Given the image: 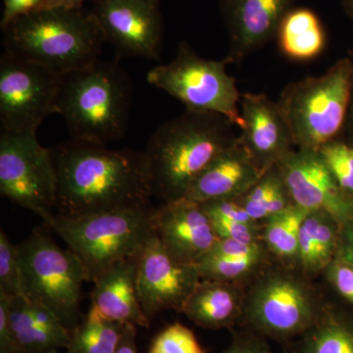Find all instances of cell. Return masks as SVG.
I'll return each mask as SVG.
<instances>
[{"mask_svg":"<svg viewBox=\"0 0 353 353\" xmlns=\"http://www.w3.org/2000/svg\"><path fill=\"white\" fill-rule=\"evenodd\" d=\"M92 12L120 57L159 59L164 37L159 0H94Z\"/></svg>","mask_w":353,"mask_h":353,"instance_id":"12","label":"cell"},{"mask_svg":"<svg viewBox=\"0 0 353 353\" xmlns=\"http://www.w3.org/2000/svg\"><path fill=\"white\" fill-rule=\"evenodd\" d=\"M324 311L310 290L290 274H267L245 301L243 323L262 338L288 341L301 338Z\"/></svg>","mask_w":353,"mask_h":353,"instance_id":"10","label":"cell"},{"mask_svg":"<svg viewBox=\"0 0 353 353\" xmlns=\"http://www.w3.org/2000/svg\"><path fill=\"white\" fill-rule=\"evenodd\" d=\"M208 217L216 236L221 240H234L245 243H260L262 234L259 223L248 224L215 215H208Z\"/></svg>","mask_w":353,"mask_h":353,"instance_id":"32","label":"cell"},{"mask_svg":"<svg viewBox=\"0 0 353 353\" xmlns=\"http://www.w3.org/2000/svg\"><path fill=\"white\" fill-rule=\"evenodd\" d=\"M60 76L4 51L0 58L1 130L37 132L48 116L58 114Z\"/></svg>","mask_w":353,"mask_h":353,"instance_id":"11","label":"cell"},{"mask_svg":"<svg viewBox=\"0 0 353 353\" xmlns=\"http://www.w3.org/2000/svg\"><path fill=\"white\" fill-rule=\"evenodd\" d=\"M343 10L347 14L348 17L353 21V0H341Z\"/></svg>","mask_w":353,"mask_h":353,"instance_id":"41","label":"cell"},{"mask_svg":"<svg viewBox=\"0 0 353 353\" xmlns=\"http://www.w3.org/2000/svg\"><path fill=\"white\" fill-rule=\"evenodd\" d=\"M226 59H204L183 41L169 63L153 67L146 80L182 102L187 110L219 114L243 129L241 94L227 73Z\"/></svg>","mask_w":353,"mask_h":353,"instance_id":"8","label":"cell"},{"mask_svg":"<svg viewBox=\"0 0 353 353\" xmlns=\"http://www.w3.org/2000/svg\"><path fill=\"white\" fill-rule=\"evenodd\" d=\"M234 125L216 113L185 110L152 132L145 157L152 196L183 199L197 176L238 139Z\"/></svg>","mask_w":353,"mask_h":353,"instance_id":"2","label":"cell"},{"mask_svg":"<svg viewBox=\"0 0 353 353\" xmlns=\"http://www.w3.org/2000/svg\"><path fill=\"white\" fill-rule=\"evenodd\" d=\"M182 313L201 328L231 329L243 323L245 301L234 283L201 280Z\"/></svg>","mask_w":353,"mask_h":353,"instance_id":"20","label":"cell"},{"mask_svg":"<svg viewBox=\"0 0 353 353\" xmlns=\"http://www.w3.org/2000/svg\"><path fill=\"white\" fill-rule=\"evenodd\" d=\"M0 294L8 299L26 296L18 245L0 229Z\"/></svg>","mask_w":353,"mask_h":353,"instance_id":"30","label":"cell"},{"mask_svg":"<svg viewBox=\"0 0 353 353\" xmlns=\"http://www.w3.org/2000/svg\"><path fill=\"white\" fill-rule=\"evenodd\" d=\"M18 245L25 294L52 311L69 330L80 324L81 290L87 273L75 253L34 229Z\"/></svg>","mask_w":353,"mask_h":353,"instance_id":"7","label":"cell"},{"mask_svg":"<svg viewBox=\"0 0 353 353\" xmlns=\"http://www.w3.org/2000/svg\"><path fill=\"white\" fill-rule=\"evenodd\" d=\"M326 272L330 283L336 292L353 304V267L334 259Z\"/></svg>","mask_w":353,"mask_h":353,"instance_id":"33","label":"cell"},{"mask_svg":"<svg viewBox=\"0 0 353 353\" xmlns=\"http://www.w3.org/2000/svg\"><path fill=\"white\" fill-rule=\"evenodd\" d=\"M276 38L280 50L294 60L312 59L326 46L321 20L308 8H292L281 22Z\"/></svg>","mask_w":353,"mask_h":353,"instance_id":"22","label":"cell"},{"mask_svg":"<svg viewBox=\"0 0 353 353\" xmlns=\"http://www.w3.org/2000/svg\"><path fill=\"white\" fill-rule=\"evenodd\" d=\"M296 0H221L230 39L226 60L239 63L276 38L281 22Z\"/></svg>","mask_w":353,"mask_h":353,"instance_id":"16","label":"cell"},{"mask_svg":"<svg viewBox=\"0 0 353 353\" xmlns=\"http://www.w3.org/2000/svg\"><path fill=\"white\" fill-rule=\"evenodd\" d=\"M0 194L50 224L57 208V179L50 148L37 132L0 134Z\"/></svg>","mask_w":353,"mask_h":353,"instance_id":"9","label":"cell"},{"mask_svg":"<svg viewBox=\"0 0 353 353\" xmlns=\"http://www.w3.org/2000/svg\"><path fill=\"white\" fill-rule=\"evenodd\" d=\"M1 30L6 52L58 76L99 59L105 43L94 13L83 7L39 9Z\"/></svg>","mask_w":353,"mask_h":353,"instance_id":"3","label":"cell"},{"mask_svg":"<svg viewBox=\"0 0 353 353\" xmlns=\"http://www.w3.org/2000/svg\"><path fill=\"white\" fill-rule=\"evenodd\" d=\"M339 185L353 197V145L336 139L317 150Z\"/></svg>","mask_w":353,"mask_h":353,"instance_id":"29","label":"cell"},{"mask_svg":"<svg viewBox=\"0 0 353 353\" xmlns=\"http://www.w3.org/2000/svg\"><path fill=\"white\" fill-rule=\"evenodd\" d=\"M308 213L292 203L265 221L262 239L268 250L281 259L297 260L299 231Z\"/></svg>","mask_w":353,"mask_h":353,"instance_id":"27","label":"cell"},{"mask_svg":"<svg viewBox=\"0 0 353 353\" xmlns=\"http://www.w3.org/2000/svg\"><path fill=\"white\" fill-rule=\"evenodd\" d=\"M290 353H353V323L324 311Z\"/></svg>","mask_w":353,"mask_h":353,"instance_id":"25","label":"cell"},{"mask_svg":"<svg viewBox=\"0 0 353 353\" xmlns=\"http://www.w3.org/2000/svg\"><path fill=\"white\" fill-rule=\"evenodd\" d=\"M259 256L236 257L206 252L196 266L201 280L236 283L252 273L263 259Z\"/></svg>","mask_w":353,"mask_h":353,"instance_id":"28","label":"cell"},{"mask_svg":"<svg viewBox=\"0 0 353 353\" xmlns=\"http://www.w3.org/2000/svg\"><path fill=\"white\" fill-rule=\"evenodd\" d=\"M48 353H59L58 350H53V352H48Z\"/></svg>","mask_w":353,"mask_h":353,"instance_id":"42","label":"cell"},{"mask_svg":"<svg viewBox=\"0 0 353 353\" xmlns=\"http://www.w3.org/2000/svg\"><path fill=\"white\" fill-rule=\"evenodd\" d=\"M9 299V320L21 353H48L68 348L71 331L58 333L39 326L30 312L27 296Z\"/></svg>","mask_w":353,"mask_h":353,"instance_id":"23","label":"cell"},{"mask_svg":"<svg viewBox=\"0 0 353 353\" xmlns=\"http://www.w3.org/2000/svg\"><path fill=\"white\" fill-rule=\"evenodd\" d=\"M154 233L172 256L196 264L219 240L201 204L183 199L157 209Z\"/></svg>","mask_w":353,"mask_h":353,"instance_id":"17","label":"cell"},{"mask_svg":"<svg viewBox=\"0 0 353 353\" xmlns=\"http://www.w3.org/2000/svg\"><path fill=\"white\" fill-rule=\"evenodd\" d=\"M222 353H274L264 338L250 330L234 333L231 343Z\"/></svg>","mask_w":353,"mask_h":353,"instance_id":"34","label":"cell"},{"mask_svg":"<svg viewBox=\"0 0 353 353\" xmlns=\"http://www.w3.org/2000/svg\"><path fill=\"white\" fill-rule=\"evenodd\" d=\"M3 14L0 22L1 29L20 16L46 8V0H3Z\"/></svg>","mask_w":353,"mask_h":353,"instance_id":"36","label":"cell"},{"mask_svg":"<svg viewBox=\"0 0 353 353\" xmlns=\"http://www.w3.org/2000/svg\"><path fill=\"white\" fill-rule=\"evenodd\" d=\"M341 227L323 212H309L301 224L297 260L304 272L314 275L326 270L336 259Z\"/></svg>","mask_w":353,"mask_h":353,"instance_id":"21","label":"cell"},{"mask_svg":"<svg viewBox=\"0 0 353 353\" xmlns=\"http://www.w3.org/2000/svg\"><path fill=\"white\" fill-rule=\"evenodd\" d=\"M201 281L196 264L172 256L155 233L139 253L137 287L139 303L150 320L169 309L182 313Z\"/></svg>","mask_w":353,"mask_h":353,"instance_id":"14","label":"cell"},{"mask_svg":"<svg viewBox=\"0 0 353 353\" xmlns=\"http://www.w3.org/2000/svg\"><path fill=\"white\" fill-rule=\"evenodd\" d=\"M87 0H46V8L65 7V8H81Z\"/></svg>","mask_w":353,"mask_h":353,"instance_id":"39","label":"cell"},{"mask_svg":"<svg viewBox=\"0 0 353 353\" xmlns=\"http://www.w3.org/2000/svg\"><path fill=\"white\" fill-rule=\"evenodd\" d=\"M138 257L121 260L101 274L90 299L109 319L148 329L152 320L143 312L137 287Z\"/></svg>","mask_w":353,"mask_h":353,"instance_id":"19","label":"cell"},{"mask_svg":"<svg viewBox=\"0 0 353 353\" xmlns=\"http://www.w3.org/2000/svg\"><path fill=\"white\" fill-rule=\"evenodd\" d=\"M136 338L137 326L127 323L115 353H139Z\"/></svg>","mask_w":353,"mask_h":353,"instance_id":"38","label":"cell"},{"mask_svg":"<svg viewBox=\"0 0 353 353\" xmlns=\"http://www.w3.org/2000/svg\"><path fill=\"white\" fill-rule=\"evenodd\" d=\"M253 221H266L292 204L277 166L260 178L248 192L238 199Z\"/></svg>","mask_w":353,"mask_h":353,"instance_id":"26","label":"cell"},{"mask_svg":"<svg viewBox=\"0 0 353 353\" xmlns=\"http://www.w3.org/2000/svg\"><path fill=\"white\" fill-rule=\"evenodd\" d=\"M50 152L57 179V214L73 217L150 206L145 152L109 150L74 139Z\"/></svg>","mask_w":353,"mask_h":353,"instance_id":"1","label":"cell"},{"mask_svg":"<svg viewBox=\"0 0 353 353\" xmlns=\"http://www.w3.org/2000/svg\"><path fill=\"white\" fill-rule=\"evenodd\" d=\"M347 132L348 139V143H352L353 145V90L352 95V101H350V108H348V113L347 121H345V129Z\"/></svg>","mask_w":353,"mask_h":353,"instance_id":"40","label":"cell"},{"mask_svg":"<svg viewBox=\"0 0 353 353\" xmlns=\"http://www.w3.org/2000/svg\"><path fill=\"white\" fill-rule=\"evenodd\" d=\"M126 324L109 319L90 304L85 319L71 330L67 353H115Z\"/></svg>","mask_w":353,"mask_h":353,"instance_id":"24","label":"cell"},{"mask_svg":"<svg viewBox=\"0 0 353 353\" xmlns=\"http://www.w3.org/2000/svg\"><path fill=\"white\" fill-rule=\"evenodd\" d=\"M9 301L0 294V353H21L9 320Z\"/></svg>","mask_w":353,"mask_h":353,"instance_id":"35","label":"cell"},{"mask_svg":"<svg viewBox=\"0 0 353 353\" xmlns=\"http://www.w3.org/2000/svg\"><path fill=\"white\" fill-rule=\"evenodd\" d=\"M243 127L239 143L262 173L275 167L292 152L294 141L278 102L263 94H241Z\"/></svg>","mask_w":353,"mask_h":353,"instance_id":"15","label":"cell"},{"mask_svg":"<svg viewBox=\"0 0 353 353\" xmlns=\"http://www.w3.org/2000/svg\"><path fill=\"white\" fill-rule=\"evenodd\" d=\"M353 90V59L343 58L318 77L290 83L281 94L294 146L318 150L345 129Z\"/></svg>","mask_w":353,"mask_h":353,"instance_id":"6","label":"cell"},{"mask_svg":"<svg viewBox=\"0 0 353 353\" xmlns=\"http://www.w3.org/2000/svg\"><path fill=\"white\" fill-rule=\"evenodd\" d=\"M148 353H208L196 334L181 323H174L155 336Z\"/></svg>","mask_w":353,"mask_h":353,"instance_id":"31","label":"cell"},{"mask_svg":"<svg viewBox=\"0 0 353 353\" xmlns=\"http://www.w3.org/2000/svg\"><path fill=\"white\" fill-rule=\"evenodd\" d=\"M264 174L246 155L238 138L197 176L185 197L199 204L217 199H238Z\"/></svg>","mask_w":353,"mask_h":353,"instance_id":"18","label":"cell"},{"mask_svg":"<svg viewBox=\"0 0 353 353\" xmlns=\"http://www.w3.org/2000/svg\"><path fill=\"white\" fill-rule=\"evenodd\" d=\"M336 259L353 267V221L341 227Z\"/></svg>","mask_w":353,"mask_h":353,"instance_id":"37","label":"cell"},{"mask_svg":"<svg viewBox=\"0 0 353 353\" xmlns=\"http://www.w3.org/2000/svg\"><path fill=\"white\" fill-rule=\"evenodd\" d=\"M132 85L115 62L97 59L60 76L58 114L72 139L106 145L126 134Z\"/></svg>","mask_w":353,"mask_h":353,"instance_id":"4","label":"cell"},{"mask_svg":"<svg viewBox=\"0 0 353 353\" xmlns=\"http://www.w3.org/2000/svg\"><path fill=\"white\" fill-rule=\"evenodd\" d=\"M157 208L110 211L83 216L55 214L48 226L82 262L94 283L114 264L139 255L154 234Z\"/></svg>","mask_w":353,"mask_h":353,"instance_id":"5","label":"cell"},{"mask_svg":"<svg viewBox=\"0 0 353 353\" xmlns=\"http://www.w3.org/2000/svg\"><path fill=\"white\" fill-rule=\"evenodd\" d=\"M276 166L292 203L326 213L341 229L353 221V197L339 185L317 150L296 148Z\"/></svg>","mask_w":353,"mask_h":353,"instance_id":"13","label":"cell"}]
</instances>
